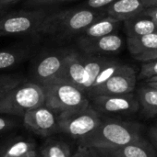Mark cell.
Listing matches in <instances>:
<instances>
[{
  "instance_id": "obj_1",
  "label": "cell",
  "mask_w": 157,
  "mask_h": 157,
  "mask_svg": "<svg viewBox=\"0 0 157 157\" xmlns=\"http://www.w3.org/2000/svg\"><path fill=\"white\" fill-rule=\"evenodd\" d=\"M143 126L135 121L103 117L99 126L91 133L78 140L85 148H113L131 144L143 138Z\"/></svg>"
},
{
  "instance_id": "obj_2",
  "label": "cell",
  "mask_w": 157,
  "mask_h": 157,
  "mask_svg": "<svg viewBox=\"0 0 157 157\" xmlns=\"http://www.w3.org/2000/svg\"><path fill=\"white\" fill-rule=\"evenodd\" d=\"M105 16V10H93L83 6L49 13L39 33L57 40L68 39L80 35L92 23Z\"/></svg>"
},
{
  "instance_id": "obj_3",
  "label": "cell",
  "mask_w": 157,
  "mask_h": 157,
  "mask_svg": "<svg viewBox=\"0 0 157 157\" xmlns=\"http://www.w3.org/2000/svg\"><path fill=\"white\" fill-rule=\"evenodd\" d=\"M41 86L44 95V105L56 116L87 108V95L75 86L59 78H53Z\"/></svg>"
},
{
  "instance_id": "obj_4",
  "label": "cell",
  "mask_w": 157,
  "mask_h": 157,
  "mask_svg": "<svg viewBox=\"0 0 157 157\" xmlns=\"http://www.w3.org/2000/svg\"><path fill=\"white\" fill-rule=\"evenodd\" d=\"M43 105L44 95L41 86L25 80L0 98V115L22 118L27 111Z\"/></svg>"
},
{
  "instance_id": "obj_5",
  "label": "cell",
  "mask_w": 157,
  "mask_h": 157,
  "mask_svg": "<svg viewBox=\"0 0 157 157\" xmlns=\"http://www.w3.org/2000/svg\"><path fill=\"white\" fill-rule=\"evenodd\" d=\"M49 12L44 8L19 10L0 16V36L38 34Z\"/></svg>"
},
{
  "instance_id": "obj_6",
  "label": "cell",
  "mask_w": 157,
  "mask_h": 157,
  "mask_svg": "<svg viewBox=\"0 0 157 157\" xmlns=\"http://www.w3.org/2000/svg\"><path fill=\"white\" fill-rule=\"evenodd\" d=\"M56 117L58 132L65 133L77 141L93 132L103 119L91 105L87 108L63 113Z\"/></svg>"
},
{
  "instance_id": "obj_7",
  "label": "cell",
  "mask_w": 157,
  "mask_h": 157,
  "mask_svg": "<svg viewBox=\"0 0 157 157\" xmlns=\"http://www.w3.org/2000/svg\"><path fill=\"white\" fill-rule=\"evenodd\" d=\"M91 107L102 117L129 116L139 109V102L133 93L126 95L94 96L89 98Z\"/></svg>"
},
{
  "instance_id": "obj_8",
  "label": "cell",
  "mask_w": 157,
  "mask_h": 157,
  "mask_svg": "<svg viewBox=\"0 0 157 157\" xmlns=\"http://www.w3.org/2000/svg\"><path fill=\"white\" fill-rule=\"evenodd\" d=\"M70 51V48H59L40 53L34 59L31 68V82L42 85L50 79L56 78Z\"/></svg>"
},
{
  "instance_id": "obj_9",
  "label": "cell",
  "mask_w": 157,
  "mask_h": 157,
  "mask_svg": "<svg viewBox=\"0 0 157 157\" xmlns=\"http://www.w3.org/2000/svg\"><path fill=\"white\" fill-rule=\"evenodd\" d=\"M136 71L128 64H122L120 68L105 83L92 89L88 98L94 96L126 95L133 93L137 84Z\"/></svg>"
},
{
  "instance_id": "obj_10",
  "label": "cell",
  "mask_w": 157,
  "mask_h": 157,
  "mask_svg": "<svg viewBox=\"0 0 157 157\" xmlns=\"http://www.w3.org/2000/svg\"><path fill=\"white\" fill-rule=\"evenodd\" d=\"M22 124L41 137H49L58 132L57 117L45 105L27 111L22 117Z\"/></svg>"
},
{
  "instance_id": "obj_11",
  "label": "cell",
  "mask_w": 157,
  "mask_h": 157,
  "mask_svg": "<svg viewBox=\"0 0 157 157\" xmlns=\"http://www.w3.org/2000/svg\"><path fill=\"white\" fill-rule=\"evenodd\" d=\"M80 52L88 55L114 54L119 52L124 45V40L118 33H112L99 38H81L77 40Z\"/></svg>"
},
{
  "instance_id": "obj_12",
  "label": "cell",
  "mask_w": 157,
  "mask_h": 157,
  "mask_svg": "<svg viewBox=\"0 0 157 157\" xmlns=\"http://www.w3.org/2000/svg\"><path fill=\"white\" fill-rule=\"evenodd\" d=\"M56 78L62 79L75 86L85 93L86 74L83 53L80 51L71 49Z\"/></svg>"
},
{
  "instance_id": "obj_13",
  "label": "cell",
  "mask_w": 157,
  "mask_h": 157,
  "mask_svg": "<svg viewBox=\"0 0 157 157\" xmlns=\"http://www.w3.org/2000/svg\"><path fill=\"white\" fill-rule=\"evenodd\" d=\"M146 9L143 0H116L105 11L107 16L124 21Z\"/></svg>"
},
{
  "instance_id": "obj_14",
  "label": "cell",
  "mask_w": 157,
  "mask_h": 157,
  "mask_svg": "<svg viewBox=\"0 0 157 157\" xmlns=\"http://www.w3.org/2000/svg\"><path fill=\"white\" fill-rule=\"evenodd\" d=\"M36 150L33 140L19 136L6 139L0 144V157H24Z\"/></svg>"
},
{
  "instance_id": "obj_15",
  "label": "cell",
  "mask_w": 157,
  "mask_h": 157,
  "mask_svg": "<svg viewBox=\"0 0 157 157\" xmlns=\"http://www.w3.org/2000/svg\"><path fill=\"white\" fill-rule=\"evenodd\" d=\"M127 38L140 37L157 31V26L152 17L143 10L142 13L133 16L123 21Z\"/></svg>"
},
{
  "instance_id": "obj_16",
  "label": "cell",
  "mask_w": 157,
  "mask_h": 157,
  "mask_svg": "<svg viewBox=\"0 0 157 157\" xmlns=\"http://www.w3.org/2000/svg\"><path fill=\"white\" fill-rule=\"evenodd\" d=\"M121 23L123 22L106 15L92 23L79 35V37L91 39L116 33V31L119 29Z\"/></svg>"
},
{
  "instance_id": "obj_17",
  "label": "cell",
  "mask_w": 157,
  "mask_h": 157,
  "mask_svg": "<svg viewBox=\"0 0 157 157\" xmlns=\"http://www.w3.org/2000/svg\"><path fill=\"white\" fill-rule=\"evenodd\" d=\"M110 149L122 157H157L156 150L153 144L143 137L131 144Z\"/></svg>"
},
{
  "instance_id": "obj_18",
  "label": "cell",
  "mask_w": 157,
  "mask_h": 157,
  "mask_svg": "<svg viewBox=\"0 0 157 157\" xmlns=\"http://www.w3.org/2000/svg\"><path fill=\"white\" fill-rule=\"evenodd\" d=\"M83 60H84V67H85V74H86L85 94L88 95L98 75L111 62L112 59L101 55H88L83 53Z\"/></svg>"
},
{
  "instance_id": "obj_19",
  "label": "cell",
  "mask_w": 157,
  "mask_h": 157,
  "mask_svg": "<svg viewBox=\"0 0 157 157\" xmlns=\"http://www.w3.org/2000/svg\"><path fill=\"white\" fill-rule=\"evenodd\" d=\"M137 100L143 114L147 118L157 116V89L148 86H141L137 91Z\"/></svg>"
},
{
  "instance_id": "obj_20",
  "label": "cell",
  "mask_w": 157,
  "mask_h": 157,
  "mask_svg": "<svg viewBox=\"0 0 157 157\" xmlns=\"http://www.w3.org/2000/svg\"><path fill=\"white\" fill-rule=\"evenodd\" d=\"M127 46L133 57L154 51L157 48V31L140 37L127 38Z\"/></svg>"
},
{
  "instance_id": "obj_21",
  "label": "cell",
  "mask_w": 157,
  "mask_h": 157,
  "mask_svg": "<svg viewBox=\"0 0 157 157\" xmlns=\"http://www.w3.org/2000/svg\"><path fill=\"white\" fill-rule=\"evenodd\" d=\"M30 51L25 48L7 49L0 51V70L11 68L29 56Z\"/></svg>"
},
{
  "instance_id": "obj_22",
  "label": "cell",
  "mask_w": 157,
  "mask_h": 157,
  "mask_svg": "<svg viewBox=\"0 0 157 157\" xmlns=\"http://www.w3.org/2000/svg\"><path fill=\"white\" fill-rule=\"evenodd\" d=\"M40 155L43 157H71V151L69 146L58 140H48L44 143L41 151Z\"/></svg>"
},
{
  "instance_id": "obj_23",
  "label": "cell",
  "mask_w": 157,
  "mask_h": 157,
  "mask_svg": "<svg viewBox=\"0 0 157 157\" xmlns=\"http://www.w3.org/2000/svg\"><path fill=\"white\" fill-rule=\"evenodd\" d=\"M24 81V77L19 75H0V98Z\"/></svg>"
},
{
  "instance_id": "obj_24",
  "label": "cell",
  "mask_w": 157,
  "mask_h": 157,
  "mask_svg": "<svg viewBox=\"0 0 157 157\" xmlns=\"http://www.w3.org/2000/svg\"><path fill=\"white\" fill-rule=\"evenodd\" d=\"M123 63H120L119 61H118V60H114V59H112L111 60V62L101 71V73L98 75V76H97V78H96V80H95V82H94V84H93V87H92V89H93V88H95V87H97V86H99L100 85H102L103 83H105L108 78H110L119 68H120V66L122 65ZM91 89V90H92ZM90 90V91H91ZM89 94V93H88ZM88 96V95H87Z\"/></svg>"
},
{
  "instance_id": "obj_25",
  "label": "cell",
  "mask_w": 157,
  "mask_h": 157,
  "mask_svg": "<svg viewBox=\"0 0 157 157\" xmlns=\"http://www.w3.org/2000/svg\"><path fill=\"white\" fill-rule=\"evenodd\" d=\"M155 76H157V60L143 63L141 66L139 75H137V79L146 81Z\"/></svg>"
},
{
  "instance_id": "obj_26",
  "label": "cell",
  "mask_w": 157,
  "mask_h": 157,
  "mask_svg": "<svg viewBox=\"0 0 157 157\" xmlns=\"http://www.w3.org/2000/svg\"><path fill=\"white\" fill-rule=\"evenodd\" d=\"M20 125L19 117L0 115V133L7 132Z\"/></svg>"
},
{
  "instance_id": "obj_27",
  "label": "cell",
  "mask_w": 157,
  "mask_h": 157,
  "mask_svg": "<svg viewBox=\"0 0 157 157\" xmlns=\"http://www.w3.org/2000/svg\"><path fill=\"white\" fill-rule=\"evenodd\" d=\"M116 0H86L83 7L93 10H105Z\"/></svg>"
},
{
  "instance_id": "obj_28",
  "label": "cell",
  "mask_w": 157,
  "mask_h": 157,
  "mask_svg": "<svg viewBox=\"0 0 157 157\" xmlns=\"http://www.w3.org/2000/svg\"><path fill=\"white\" fill-rule=\"evenodd\" d=\"M69 1H73V0H25L24 6H29V7L40 8L43 6H47L64 3V2H69Z\"/></svg>"
},
{
  "instance_id": "obj_29",
  "label": "cell",
  "mask_w": 157,
  "mask_h": 157,
  "mask_svg": "<svg viewBox=\"0 0 157 157\" xmlns=\"http://www.w3.org/2000/svg\"><path fill=\"white\" fill-rule=\"evenodd\" d=\"M93 157H122L118 154L112 151L110 148H88Z\"/></svg>"
},
{
  "instance_id": "obj_30",
  "label": "cell",
  "mask_w": 157,
  "mask_h": 157,
  "mask_svg": "<svg viewBox=\"0 0 157 157\" xmlns=\"http://www.w3.org/2000/svg\"><path fill=\"white\" fill-rule=\"evenodd\" d=\"M134 58L136 60L140 61V62H143V63L149 62V61H153V60H157V48L155 50H154V51H151V52L143 53L141 55L135 56Z\"/></svg>"
},
{
  "instance_id": "obj_31",
  "label": "cell",
  "mask_w": 157,
  "mask_h": 157,
  "mask_svg": "<svg viewBox=\"0 0 157 157\" xmlns=\"http://www.w3.org/2000/svg\"><path fill=\"white\" fill-rule=\"evenodd\" d=\"M22 0H0V15Z\"/></svg>"
},
{
  "instance_id": "obj_32",
  "label": "cell",
  "mask_w": 157,
  "mask_h": 157,
  "mask_svg": "<svg viewBox=\"0 0 157 157\" xmlns=\"http://www.w3.org/2000/svg\"><path fill=\"white\" fill-rule=\"evenodd\" d=\"M148 137H149V141L150 143L153 144V146L155 147V149L157 150V126H153L149 129L148 132Z\"/></svg>"
},
{
  "instance_id": "obj_33",
  "label": "cell",
  "mask_w": 157,
  "mask_h": 157,
  "mask_svg": "<svg viewBox=\"0 0 157 157\" xmlns=\"http://www.w3.org/2000/svg\"><path fill=\"white\" fill-rule=\"evenodd\" d=\"M71 157H93L89 149L88 148H85V147H81V146H79L77 151L75 152L74 155H72Z\"/></svg>"
},
{
  "instance_id": "obj_34",
  "label": "cell",
  "mask_w": 157,
  "mask_h": 157,
  "mask_svg": "<svg viewBox=\"0 0 157 157\" xmlns=\"http://www.w3.org/2000/svg\"><path fill=\"white\" fill-rule=\"evenodd\" d=\"M144 11H145V13L147 15H149L152 17V19L154 20V22L155 23V25L157 26V6L146 8Z\"/></svg>"
},
{
  "instance_id": "obj_35",
  "label": "cell",
  "mask_w": 157,
  "mask_h": 157,
  "mask_svg": "<svg viewBox=\"0 0 157 157\" xmlns=\"http://www.w3.org/2000/svg\"><path fill=\"white\" fill-rule=\"evenodd\" d=\"M146 8L157 6V0H143Z\"/></svg>"
},
{
  "instance_id": "obj_36",
  "label": "cell",
  "mask_w": 157,
  "mask_h": 157,
  "mask_svg": "<svg viewBox=\"0 0 157 157\" xmlns=\"http://www.w3.org/2000/svg\"><path fill=\"white\" fill-rule=\"evenodd\" d=\"M145 85L150 86V87L157 89V81H155V82H145Z\"/></svg>"
},
{
  "instance_id": "obj_37",
  "label": "cell",
  "mask_w": 157,
  "mask_h": 157,
  "mask_svg": "<svg viewBox=\"0 0 157 157\" xmlns=\"http://www.w3.org/2000/svg\"><path fill=\"white\" fill-rule=\"evenodd\" d=\"M24 157H39V152L36 150V151H34V152L31 153L30 155H26V156H24Z\"/></svg>"
},
{
  "instance_id": "obj_38",
  "label": "cell",
  "mask_w": 157,
  "mask_h": 157,
  "mask_svg": "<svg viewBox=\"0 0 157 157\" xmlns=\"http://www.w3.org/2000/svg\"><path fill=\"white\" fill-rule=\"evenodd\" d=\"M155 81H157V76L152 77V78H150L149 80H146L145 82H155Z\"/></svg>"
},
{
  "instance_id": "obj_39",
  "label": "cell",
  "mask_w": 157,
  "mask_h": 157,
  "mask_svg": "<svg viewBox=\"0 0 157 157\" xmlns=\"http://www.w3.org/2000/svg\"><path fill=\"white\" fill-rule=\"evenodd\" d=\"M39 157H43L42 155H40V154H39Z\"/></svg>"
},
{
  "instance_id": "obj_40",
  "label": "cell",
  "mask_w": 157,
  "mask_h": 157,
  "mask_svg": "<svg viewBox=\"0 0 157 157\" xmlns=\"http://www.w3.org/2000/svg\"><path fill=\"white\" fill-rule=\"evenodd\" d=\"M156 126H157V124H156Z\"/></svg>"
}]
</instances>
